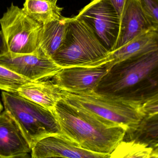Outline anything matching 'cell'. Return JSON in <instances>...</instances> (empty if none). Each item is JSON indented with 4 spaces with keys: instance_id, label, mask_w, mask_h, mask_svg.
Returning <instances> with one entry per match:
<instances>
[{
    "instance_id": "1",
    "label": "cell",
    "mask_w": 158,
    "mask_h": 158,
    "mask_svg": "<svg viewBox=\"0 0 158 158\" xmlns=\"http://www.w3.org/2000/svg\"><path fill=\"white\" fill-rule=\"evenodd\" d=\"M53 113L62 133L82 148L95 153L110 155L128 130L125 126L75 107L62 98Z\"/></svg>"
},
{
    "instance_id": "2",
    "label": "cell",
    "mask_w": 158,
    "mask_h": 158,
    "mask_svg": "<svg viewBox=\"0 0 158 158\" xmlns=\"http://www.w3.org/2000/svg\"><path fill=\"white\" fill-rule=\"evenodd\" d=\"M158 71V40L146 50L114 64L94 89L109 97L130 98L138 84Z\"/></svg>"
},
{
    "instance_id": "3",
    "label": "cell",
    "mask_w": 158,
    "mask_h": 158,
    "mask_svg": "<svg viewBox=\"0 0 158 158\" xmlns=\"http://www.w3.org/2000/svg\"><path fill=\"white\" fill-rule=\"evenodd\" d=\"M60 91L62 99L68 104L125 126L128 129L127 131L135 130L145 117L139 99L107 97L94 91Z\"/></svg>"
},
{
    "instance_id": "4",
    "label": "cell",
    "mask_w": 158,
    "mask_h": 158,
    "mask_svg": "<svg viewBox=\"0 0 158 158\" xmlns=\"http://www.w3.org/2000/svg\"><path fill=\"white\" fill-rule=\"evenodd\" d=\"M110 52L81 19L70 18L64 41L52 59L62 68L107 62Z\"/></svg>"
},
{
    "instance_id": "5",
    "label": "cell",
    "mask_w": 158,
    "mask_h": 158,
    "mask_svg": "<svg viewBox=\"0 0 158 158\" xmlns=\"http://www.w3.org/2000/svg\"><path fill=\"white\" fill-rule=\"evenodd\" d=\"M2 96L5 110L15 120L31 148L44 137L62 133L52 111L17 93L3 91Z\"/></svg>"
},
{
    "instance_id": "6",
    "label": "cell",
    "mask_w": 158,
    "mask_h": 158,
    "mask_svg": "<svg viewBox=\"0 0 158 158\" xmlns=\"http://www.w3.org/2000/svg\"><path fill=\"white\" fill-rule=\"evenodd\" d=\"M7 51L16 54L36 53L42 25L12 3L0 19Z\"/></svg>"
},
{
    "instance_id": "7",
    "label": "cell",
    "mask_w": 158,
    "mask_h": 158,
    "mask_svg": "<svg viewBox=\"0 0 158 158\" xmlns=\"http://www.w3.org/2000/svg\"><path fill=\"white\" fill-rule=\"evenodd\" d=\"M77 16L88 25L110 53L113 51L118 35L120 16L108 0H92Z\"/></svg>"
},
{
    "instance_id": "8",
    "label": "cell",
    "mask_w": 158,
    "mask_h": 158,
    "mask_svg": "<svg viewBox=\"0 0 158 158\" xmlns=\"http://www.w3.org/2000/svg\"><path fill=\"white\" fill-rule=\"evenodd\" d=\"M114 65L110 61L100 65L62 68L51 82L60 90L69 92L94 91Z\"/></svg>"
},
{
    "instance_id": "9",
    "label": "cell",
    "mask_w": 158,
    "mask_h": 158,
    "mask_svg": "<svg viewBox=\"0 0 158 158\" xmlns=\"http://www.w3.org/2000/svg\"><path fill=\"white\" fill-rule=\"evenodd\" d=\"M0 65L31 81L51 79L62 68L52 58L36 52L31 54L7 52L0 56Z\"/></svg>"
},
{
    "instance_id": "10",
    "label": "cell",
    "mask_w": 158,
    "mask_h": 158,
    "mask_svg": "<svg viewBox=\"0 0 158 158\" xmlns=\"http://www.w3.org/2000/svg\"><path fill=\"white\" fill-rule=\"evenodd\" d=\"M32 158H110V155L85 150L64 134L51 135L38 141L31 148Z\"/></svg>"
},
{
    "instance_id": "11",
    "label": "cell",
    "mask_w": 158,
    "mask_h": 158,
    "mask_svg": "<svg viewBox=\"0 0 158 158\" xmlns=\"http://www.w3.org/2000/svg\"><path fill=\"white\" fill-rule=\"evenodd\" d=\"M150 31L154 29L139 0H126L120 16L118 35L113 51Z\"/></svg>"
},
{
    "instance_id": "12",
    "label": "cell",
    "mask_w": 158,
    "mask_h": 158,
    "mask_svg": "<svg viewBox=\"0 0 158 158\" xmlns=\"http://www.w3.org/2000/svg\"><path fill=\"white\" fill-rule=\"evenodd\" d=\"M31 148L15 120L6 110L0 113V158H27Z\"/></svg>"
},
{
    "instance_id": "13",
    "label": "cell",
    "mask_w": 158,
    "mask_h": 158,
    "mask_svg": "<svg viewBox=\"0 0 158 158\" xmlns=\"http://www.w3.org/2000/svg\"><path fill=\"white\" fill-rule=\"evenodd\" d=\"M70 18L62 16L42 26L36 53L52 58L63 44Z\"/></svg>"
},
{
    "instance_id": "14",
    "label": "cell",
    "mask_w": 158,
    "mask_h": 158,
    "mask_svg": "<svg viewBox=\"0 0 158 158\" xmlns=\"http://www.w3.org/2000/svg\"><path fill=\"white\" fill-rule=\"evenodd\" d=\"M17 93L53 112L62 98L60 89L51 81H31L19 88Z\"/></svg>"
},
{
    "instance_id": "15",
    "label": "cell",
    "mask_w": 158,
    "mask_h": 158,
    "mask_svg": "<svg viewBox=\"0 0 158 158\" xmlns=\"http://www.w3.org/2000/svg\"><path fill=\"white\" fill-rule=\"evenodd\" d=\"M57 0H25V13L41 25L50 23L62 16L63 7L57 5Z\"/></svg>"
},
{
    "instance_id": "16",
    "label": "cell",
    "mask_w": 158,
    "mask_h": 158,
    "mask_svg": "<svg viewBox=\"0 0 158 158\" xmlns=\"http://www.w3.org/2000/svg\"><path fill=\"white\" fill-rule=\"evenodd\" d=\"M158 40V32L150 31L136 37L124 45L110 53L108 61L116 64L143 52Z\"/></svg>"
},
{
    "instance_id": "17",
    "label": "cell",
    "mask_w": 158,
    "mask_h": 158,
    "mask_svg": "<svg viewBox=\"0 0 158 158\" xmlns=\"http://www.w3.org/2000/svg\"><path fill=\"white\" fill-rule=\"evenodd\" d=\"M130 139L146 143L152 147L158 143V114L145 117L135 130L126 132Z\"/></svg>"
},
{
    "instance_id": "18",
    "label": "cell",
    "mask_w": 158,
    "mask_h": 158,
    "mask_svg": "<svg viewBox=\"0 0 158 158\" xmlns=\"http://www.w3.org/2000/svg\"><path fill=\"white\" fill-rule=\"evenodd\" d=\"M153 148L134 139L123 140L110 154V158H151Z\"/></svg>"
},
{
    "instance_id": "19",
    "label": "cell",
    "mask_w": 158,
    "mask_h": 158,
    "mask_svg": "<svg viewBox=\"0 0 158 158\" xmlns=\"http://www.w3.org/2000/svg\"><path fill=\"white\" fill-rule=\"evenodd\" d=\"M31 81L0 65V90L17 93L21 86Z\"/></svg>"
},
{
    "instance_id": "20",
    "label": "cell",
    "mask_w": 158,
    "mask_h": 158,
    "mask_svg": "<svg viewBox=\"0 0 158 158\" xmlns=\"http://www.w3.org/2000/svg\"><path fill=\"white\" fill-rule=\"evenodd\" d=\"M139 99L141 110L145 117L158 114V89Z\"/></svg>"
},
{
    "instance_id": "21",
    "label": "cell",
    "mask_w": 158,
    "mask_h": 158,
    "mask_svg": "<svg viewBox=\"0 0 158 158\" xmlns=\"http://www.w3.org/2000/svg\"><path fill=\"white\" fill-rule=\"evenodd\" d=\"M139 1L152 24L154 30L158 32V0Z\"/></svg>"
},
{
    "instance_id": "22",
    "label": "cell",
    "mask_w": 158,
    "mask_h": 158,
    "mask_svg": "<svg viewBox=\"0 0 158 158\" xmlns=\"http://www.w3.org/2000/svg\"><path fill=\"white\" fill-rule=\"evenodd\" d=\"M108 1L114 6L117 13H118L119 16H120L126 0H108Z\"/></svg>"
},
{
    "instance_id": "23",
    "label": "cell",
    "mask_w": 158,
    "mask_h": 158,
    "mask_svg": "<svg viewBox=\"0 0 158 158\" xmlns=\"http://www.w3.org/2000/svg\"><path fill=\"white\" fill-rule=\"evenodd\" d=\"M7 48L2 30L0 31V56L7 53Z\"/></svg>"
},
{
    "instance_id": "24",
    "label": "cell",
    "mask_w": 158,
    "mask_h": 158,
    "mask_svg": "<svg viewBox=\"0 0 158 158\" xmlns=\"http://www.w3.org/2000/svg\"><path fill=\"white\" fill-rule=\"evenodd\" d=\"M151 147L153 148V152H152V158H158V143L152 146Z\"/></svg>"
},
{
    "instance_id": "25",
    "label": "cell",
    "mask_w": 158,
    "mask_h": 158,
    "mask_svg": "<svg viewBox=\"0 0 158 158\" xmlns=\"http://www.w3.org/2000/svg\"><path fill=\"white\" fill-rule=\"evenodd\" d=\"M3 110V106L1 104V102H0V113H1V112H2Z\"/></svg>"
}]
</instances>
